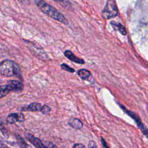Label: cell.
<instances>
[{"label":"cell","mask_w":148,"mask_h":148,"mask_svg":"<svg viewBox=\"0 0 148 148\" xmlns=\"http://www.w3.org/2000/svg\"><path fill=\"white\" fill-rule=\"evenodd\" d=\"M35 5L45 14L65 25H68L66 18L52 5L46 2L44 0H34Z\"/></svg>","instance_id":"obj_1"},{"label":"cell","mask_w":148,"mask_h":148,"mask_svg":"<svg viewBox=\"0 0 148 148\" xmlns=\"http://www.w3.org/2000/svg\"><path fill=\"white\" fill-rule=\"evenodd\" d=\"M21 69L19 65L10 60H5L0 62V74L5 77L20 76Z\"/></svg>","instance_id":"obj_2"},{"label":"cell","mask_w":148,"mask_h":148,"mask_svg":"<svg viewBox=\"0 0 148 148\" xmlns=\"http://www.w3.org/2000/svg\"><path fill=\"white\" fill-rule=\"evenodd\" d=\"M118 9L114 0H108L106 5L102 10L101 16L106 20L114 18L118 15Z\"/></svg>","instance_id":"obj_3"},{"label":"cell","mask_w":148,"mask_h":148,"mask_svg":"<svg viewBox=\"0 0 148 148\" xmlns=\"http://www.w3.org/2000/svg\"><path fill=\"white\" fill-rule=\"evenodd\" d=\"M120 107L123 109V110H124V112L127 113L129 116H130L132 119H134L135 121V123H136V125H138V128L141 130V131L142 132V133L146 135L147 136V127L145 125V124L141 121L140 119L139 118V117L135 113L127 110L124 106L119 104Z\"/></svg>","instance_id":"obj_4"},{"label":"cell","mask_w":148,"mask_h":148,"mask_svg":"<svg viewBox=\"0 0 148 148\" xmlns=\"http://www.w3.org/2000/svg\"><path fill=\"white\" fill-rule=\"evenodd\" d=\"M25 136L27 140L36 148H53L52 147L49 146L48 145H45L40 139L30 134H26Z\"/></svg>","instance_id":"obj_5"},{"label":"cell","mask_w":148,"mask_h":148,"mask_svg":"<svg viewBox=\"0 0 148 148\" xmlns=\"http://www.w3.org/2000/svg\"><path fill=\"white\" fill-rule=\"evenodd\" d=\"M24 120V115L21 112L10 113L6 117V122L8 124H14L17 122H23Z\"/></svg>","instance_id":"obj_6"},{"label":"cell","mask_w":148,"mask_h":148,"mask_svg":"<svg viewBox=\"0 0 148 148\" xmlns=\"http://www.w3.org/2000/svg\"><path fill=\"white\" fill-rule=\"evenodd\" d=\"M13 92H20L23 90L24 86L21 82L18 80H9L8 82Z\"/></svg>","instance_id":"obj_7"},{"label":"cell","mask_w":148,"mask_h":148,"mask_svg":"<svg viewBox=\"0 0 148 148\" xmlns=\"http://www.w3.org/2000/svg\"><path fill=\"white\" fill-rule=\"evenodd\" d=\"M64 56L67 57L69 60H70L71 61L79 64H84V61L77 57H76L75 55L73 54V53L70 51V50H66L64 53Z\"/></svg>","instance_id":"obj_8"},{"label":"cell","mask_w":148,"mask_h":148,"mask_svg":"<svg viewBox=\"0 0 148 148\" xmlns=\"http://www.w3.org/2000/svg\"><path fill=\"white\" fill-rule=\"evenodd\" d=\"M42 104L38 102H32L26 106L22 108L21 110L28 112H40L42 108Z\"/></svg>","instance_id":"obj_9"},{"label":"cell","mask_w":148,"mask_h":148,"mask_svg":"<svg viewBox=\"0 0 148 148\" xmlns=\"http://www.w3.org/2000/svg\"><path fill=\"white\" fill-rule=\"evenodd\" d=\"M68 124L73 128L80 130L83 127V123L80 119L72 117L68 120Z\"/></svg>","instance_id":"obj_10"},{"label":"cell","mask_w":148,"mask_h":148,"mask_svg":"<svg viewBox=\"0 0 148 148\" xmlns=\"http://www.w3.org/2000/svg\"><path fill=\"white\" fill-rule=\"evenodd\" d=\"M110 24L114 29H115L116 31H118L123 35H125L127 34V31L125 27L120 23L112 21L110 22Z\"/></svg>","instance_id":"obj_11"},{"label":"cell","mask_w":148,"mask_h":148,"mask_svg":"<svg viewBox=\"0 0 148 148\" xmlns=\"http://www.w3.org/2000/svg\"><path fill=\"white\" fill-rule=\"evenodd\" d=\"M78 76L83 80H88L91 77V72L85 69H81L77 71Z\"/></svg>","instance_id":"obj_12"},{"label":"cell","mask_w":148,"mask_h":148,"mask_svg":"<svg viewBox=\"0 0 148 148\" xmlns=\"http://www.w3.org/2000/svg\"><path fill=\"white\" fill-rule=\"evenodd\" d=\"M12 91V88L9 84L6 85L0 86V98L6 96Z\"/></svg>","instance_id":"obj_13"},{"label":"cell","mask_w":148,"mask_h":148,"mask_svg":"<svg viewBox=\"0 0 148 148\" xmlns=\"http://www.w3.org/2000/svg\"><path fill=\"white\" fill-rule=\"evenodd\" d=\"M18 142L20 148H32L30 145H28L21 138L18 139Z\"/></svg>","instance_id":"obj_14"},{"label":"cell","mask_w":148,"mask_h":148,"mask_svg":"<svg viewBox=\"0 0 148 148\" xmlns=\"http://www.w3.org/2000/svg\"><path fill=\"white\" fill-rule=\"evenodd\" d=\"M51 111V108L49 105H42L40 112L43 114H48Z\"/></svg>","instance_id":"obj_15"},{"label":"cell","mask_w":148,"mask_h":148,"mask_svg":"<svg viewBox=\"0 0 148 148\" xmlns=\"http://www.w3.org/2000/svg\"><path fill=\"white\" fill-rule=\"evenodd\" d=\"M61 68L63 70H65L68 72H70V73H73L75 72V69L72 68L71 67H70L69 66H68L67 64H65V63H63L61 65Z\"/></svg>","instance_id":"obj_16"},{"label":"cell","mask_w":148,"mask_h":148,"mask_svg":"<svg viewBox=\"0 0 148 148\" xmlns=\"http://www.w3.org/2000/svg\"><path fill=\"white\" fill-rule=\"evenodd\" d=\"M88 148H97V145L94 141L91 140L88 143Z\"/></svg>","instance_id":"obj_17"},{"label":"cell","mask_w":148,"mask_h":148,"mask_svg":"<svg viewBox=\"0 0 148 148\" xmlns=\"http://www.w3.org/2000/svg\"><path fill=\"white\" fill-rule=\"evenodd\" d=\"M72 148H86L84 145L82 143H76L73 145Z\"/></svg>","instance_id":"obj_18"},{"label":"cell","mask_w":148,"mask_h":148,"mask_svg":"<svg viewBox=\"0 0 148 148\" xmlns=\"http://www.w3.org/2000/svg\"><path fill=\"white\" fill-rule=\"evenodd\" d=\"M101 143L102 144V146L103 147V148H109L106 142V141L104 140V139L102 137H101Z\"/></svg>","instance_id":"obj_19"},{"label":"cell","mask_w":148,"mask_h":148,"mask_svg":"<svg viewBox=\"0 0 148 148\" xmlns=\"http://www.w3.org/2000/svg\"><path fill=\"white\" fill-rule=\"evenodd\" d=\"M18 1L20 2L23 3L24 4H26V5H29V0H17Z\"/></svg>","instance_id":"obj_20"},{"label":"cell","mask_w":148,"mask_h":148,"mask_svg":"<svg viewBox=\"0 0 148 148\" xmlns=\"http://www.w3.org/2000/svg\"><path fill=\"white\" fill-rule=\"evenodd\" d=\"M0 148H9V147L3 142H0Z\"/></svg>","instance_id":"obj_21"},{"label":"cell","mask_w":148,"mask_h":148,"mask_svg":"<svg viewBox=\"0 0 148 148\" xmlns=\"http://www.w3.org/2000/svg\"><path fill=\"white\" fill-rule=\"evenodd\" d=\"M53 1H54L56 2H62V1H64V0H53Z\"/></svg>","instance_id":"obj_22"}]
</instances>
